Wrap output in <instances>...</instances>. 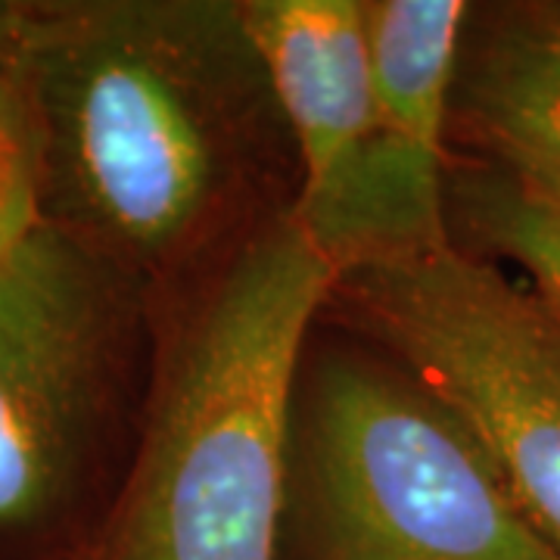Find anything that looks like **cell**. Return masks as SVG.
<instances>
[{
	"label": "cell",
	"mask_w": 560,
	"mask_h": 560,
	"mask_svg": "<svg viewBox=\"0 0 560 560\" xmlns=\"http://www.w3.org/2000/svg\"><path fill=\"white\" fill-rule=\"evenodd\" d=\"M16 75L40 219L138 278L212 237L287 131L241 3H20Z\"/></svg>",
	"instance_id": "1"
},
{
	"label": "cell",
	"mask_w": 560,
	"mask_h": 560,
	"mask_svg": "<svg viewBox=\"0 0 560 560\" xmlns=\"http://www.w3.org/2000/svg\"><path fill=\"white\" fill-rule=\"evenodd\" d=\"M337 290L458 411L560 551V308L455 243L352 265Z\"/></svg>",
	"instance_id": "5"
},
{
	"label": "cell",
	"mask_w": 560,
	"mask_h": 560,
	"mask_svg": "<svg viewBox=\"0 0 560 560\" xmlns=\"http://www.w3.org/2000/svg\"><path fill=\"white\" fill-rule=\"evenodd\" d=\"M340 268L283 212L184 320L119 499L75 560H280L302 349Z\"/></svg>",
	"instance_id": "2"
},
{
	"label": "cell",
	"mask_w": 560,
	"mask_h": 560,
	"mask_svg": "<svg viewBox=\"0 0 560 560\" xmlns=\"http://www.w3.org/2000/svg\"><path fill=\"white\" fill-rule=\"evenodd\" d=\"M445 221L480 259L521 265L545 300L560 308V202L495 162H458L445 172Z\"/></svg>",
	"instance_id": "9"
},
{
	"label": "cell",
	"mask_w": 560,
	"mask_h": 560,
	"mask_svg": "<svg viewBox=\"0 0 560 560\" xmlns=\"http://www.w3.org/2000/svg\"><path fill=\"white\" fill-rule=\"evenodd\" d=\"M38 219V172L22 165H0V256Z\"/></svg>",
	"instance_id": "10"
},
{
	"label": "cell",
	"mask_w": 560,
	"mask_h": 560,
	"mask_svg": "<svg viewBox=\"0 0 560 560\" xmlns=\"http://www.w3.org/2000/svg\"><path fill=\"white\" fill-rule=\"evenodd\" d=\"M452 113L489 162L560 202V7L492 10L460 44Z\"/></svg>",
	"instance_id": "8"
},
{
	"label": "cell",
	"mask_w": 560,
	"mask_h": 560,
	"mask_svg": "<svg viewBox=\"0 0 560 560\" xmlns=\"http://www.w3.org/2000/svg\"><path fill=\"white\" fill-rule=\"evenodd\" d=\"M300 162L293 212L308 215L340 187L371 121L374 79L364 3L249 0L241 3Z\"/></svg>",
	"instance_id": "7"
},
{
	"label": "cell",
	"mask_w": 560,
	"mask_h": 560,
	"mask_svg": "<svg viewBox=\"0 0 560 560\" xmlns=\"http://www.w3.org/2000/svg\"><path fill=\"white\" fill-rule=\"evenodd\" d=\"M280 560H560L430 386L327 352L296 383Z\"/></svg>",
	"instance_id": "3"
},
{
	"label": "cell",
	"mask_w": 560,
	"mask_h": 560,
	"mask_svg": "<svg viewBox=\"0 0 560 560\" xmlns=\"http://www.w3.org/2000/svg\"><path fill=\"white\" fill-rule=\"evenodd\" d=\"M140 278L54 221L0 256V560H75L119 415Z\"/></svg>",
	"instance_id": "4"
},
{
	"label": "cell",
	"mask_w": 560,
	"mask_h": 560,
	"mask_svg": "<svg viewBox=\"0 0 560 560\" xmlns=\"http://www.w3.org/2000/svg\"><path fill=\"white\" fill-rule=\"evenodd\" d=\"M374 103L355 162L334 197L296 215L340 275L352 265L452 243L445 125L467 3H364Z\"/></svg>",
	"instance_id": "6"
}]
</instances>
